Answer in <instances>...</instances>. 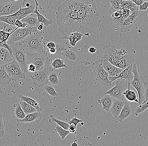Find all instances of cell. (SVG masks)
Masks as SVG:
<instances>
[{
	"instance_id": "ffe728a7",
	"label": "cell",
	"mask_w": 148,
	"mask_h": 146,
	"mask_svg": "<svg viewBox=\"0 0 148 146\" xmlns=\"http://www.w3.org/2000/svg\"><path fill=\"white\" fill-rule=\"evenodd\" d=\"M134 110V107L130 105L129 101H127L123 107L120 115L116 119L117 121L123 122L125 120L132 114Z\"/></svg>"
},
{
	"instance_id": "11a10c76",
	"label": "cell",
	"mask_w": 148,
	"mask_h": 146,
	"mask_svg": "<svg viewBox=\"0 0 148 146\" xmlns=\"http://www.w3.org/2000/svg\"><path fill=\"white\" fill-rule=\"evenodd\" d=\"M88 51L91 53H95L97 51V49L94 47H90L89 48Z\"/></svg>"
},
{
	"instance_id": "5b68a950",
	"label": "cell",
	"mask_w": 148,
	"mask_h": 146,
	"mask_svg": "<svg viewBox=\"0 0 148 146\" xmlns=\"http://www.w3.org/2000/svg\"><path fill=\"white\" fill-rule=\"evenodd\" d=\"M47 58L43 69L40 71H36L31 76V78L33 84L36 86L40 87L45 86L49 82V76L51 73L54 71L51 63L54 58L49 53H47Z\"/></svg>"
},
{
	"instance_id": "6da1fadb",
	"label": "cell",
	"mask_w": 148,
	"mask_h": 146,
	"mask_svg": "<svg viewBox=\"0 0 148 146\" xmlns=\"http://www.w3.org/2000/svg\"><path fill=\"white\" fill-rule=\"evenodd\" d=\"M78 32L88 36L93 33L101 23L97 5L93 0H88L78 12Z\"/></svg>"
},
{
	"instance_id": "83f0119b",
	"label": "cell",
	"mask_w": 148,
	"mask_h": 146,
	"mask_svg": "<svg viewBox=\"0 0 148 146\" xmlns=\"http://www.w3.org/2000/svg\"><path fill=\"white\" fill-rule=\"evenodd\" d=\"M83 34L80 32H75L71 33L66 39L68 40L69 44L72 47H75L77 42L81 40L83 37Z\"/></svg>"
},
{
	"instance_id": "680465c9",
	"label": "cell",
	"mask_w": 148,
	"mask_h": 146,
	"mask_svg": "<svg viewBox=\"0 0 148 146\" xmlns=\"http://www.w3.org/2000/svg\"><path fill=\"white\" fill-rule=\"evenodd\" d=\"M2 137H3V136L0 134V138Z\"/></svg>"
},
{
	"instance_id": "7a4b0ae2",
	"label": "cell",
	"mask_w": 148,
	"mask_h": 146,
	"mask_svg": "<svg viewBox=\"0 0 148 146\" xmlns=\"http://www.w3.org/2000/svg\"><path fill=\"white\" fill-rule=\"evenodd\" d=\"M103 55L101 60H107L114 66L124 70L135 62L134 56L127 54L123 48L117 49L115 46L105 45L103 49Z\"/></svg>"
},
{
	"instance_id": "277c9868",
	"label": "cell",
	"mask_w": 148,
	"mask_h": 146,
	"mask_svg": "<svg viewBox=\"0 0 148 146\" xmlns=\"http://www.w3.org/2000/svg\"><path fill=\"white\" fill-rule=\"evenodd\" d=\"M42 32L38 30L34 31L22 41L26 52H39L46 54L48 53L42 42L43 37Z\"/></svg>"
},
{
	"instance_id": "52a82bcc",
	"label": "cell",
	"mask_w": 148,
	"mask_h": 146,
	"mask_svg": "<svg viewBox=\"0 0 148 146\" xmlns=\"http://www.w3.org/2000/svg\"><path fill=\"white\" fill-rule=\"evenodd\" d=\"M92 66L96 80L104 86H112V82L109 80V73L103 68L100 59L93 63Z\"/></svg>"
},
{
	"instance_id": "7c38bea8",
	"label": "cell",
	"mask_w": 148,
	"mask_h": 146,
	"mask_svg": "<svg viewBox=\"0 0 148 146\" xmlns=\"http://www.w3.org/2000/svg\"><path fill=\"white\" fill-rule=\"evenodd\" d=\"M25 0L12 1L0 4V17L7 16L15 13L25 3Z\"/></svg>"
},
{
	"instance_id": "f1b7e54d",
	"label": "cell",
	"mask_w": 148,
	"mask_h": 146,
	"mask_svg": "<svg viewBox=\"0 0 148 146\" xmlns=\"http://www.w3.org/2000/svg\"><path fill=\"white\" fill-rule=\"evenodd\" d=\"M19 98L21 101H24L25 102H27L29 104H30L32 106L36 108L37 110V111L40 112L42 111V109L40 107L39 104L36 100L33 99L29 97H26L22 94H19Z\"/></svg>"
},
{
	"instance_id": "f5cc1de1",
	"label": "cell",
	"mask_w": 148,
	"mask_h": 146,
	"mask_svg": "<svg viewBox=\"0 0 148 146\" xmlns=\"http://www.w3.org/2000/svg\"><path fill=\"white\" fill-rule=\"evenodd\" d=\"M137 6H140L144 2V0H131Z\"/></svg>"
},
{
	"instance_id": "db71d44e",
	"label": "cell",
	"mask_w": 148,
	"mask_h": 146,
	"mask_svg": "<svg viewBox=\"0 0 148 146\" xmlns=\"http://www.w3.org/2000/svg\"><path fill=\"white\" fill-rule=\"evenodd\" d=\"M44 26V24L42 23H39L36 27L37 30L39 31H42Z\"/></svg>"
},
{
	"instance_id": "4316f807",
	"label": "cell",
	"mask_w": 148,
	"mask_h": 146,
	"mask_svg": "<svg viewBox=\"0 0 148 146\" xmlns=\"http://www.w3.org/2000/svg\"><path fill=\"white\" fill-rule=\"evenodd\" d=\"M35 1L36 3V8L33 13H35L36 14L39 23H42L46 27H48L50 25L53 23V21L52 20L47 19L46 17H44L42 14L40 13L38 9V6L39 5L38 3L37 0H35Z\"/></svg>"
},
{
	"instance_id": "d4e9b609",
	"label": "cell",
	"mask_w": 148,
	"mask_h": 146,
	"mask_svg": "<svg viewBox=\"0 0 148 146\" xmlns=\"http://www.w3.org/2000/svg\"><path fill=\"white\" fill-rule=\"evenodd\" d=\"M130 82L128 81V88L124 91L123 95L127 101L129 102H136L138 103V99L134 90H131L130 88Z\"/></svg>"
},
{
	"instance_id": "d6986e66",
	"label": "cell",
	"mask_w": 148,
	"mask_h": 146,
	"mask_svg": "<svg viewBox=\"0 0 148 146\" xmlns=\"http://www.w3.org/2000/svg\"><path fill=\"white\" fill-rule=\"evenodd\" d=\"M43 115L40 112L36 111L33 113L26 114L23 119H17V121L20 123H38L41 121Z\"/></svg>"
},
{
	"instance_id": "4fadbf2b",
	"label": "cell",
	"mask_w": 148,
	"mask_h": 146,
	"mask_svg": "<svg viewBox=\"0 0 148 146\" xmlns=\"http://www.w3.org/2000/svg\"><path fill=\"white\" fill-rule=\"evenodd\" d=\"M130 10L132 11V13L125 19L123 23L120 26V31L122 33L129 32L136 22L138 16L140 14V11L137 5H135Z\"/></svg>"
},
{
	"instance_id": "d6a6232c",
	"label": "cell",
	"mask_w": 148,
	"mask_h": 146,
	"mask_svg": "<svg viewBox=\"0 0 148 146\" xmlns=\"http://www.w3.org/2000/svg\"><path fill=\"white\" fill-rule=\"evenodd\" d=\"M13 107L14 108L15 114L17 119H23L25 118L26 114L21 108L20 103L17 102L14 104Z\"/></svg>"
},
{
	"instance_id": "60d3db41",
	"label": "cell",
	"mask_w": 148,
	"mask_h": 146,
	"mask_svg": "<svg viewBox=\"0 0 148 146\" xmlns=\"http://www.w3.org/2000/svg\"><path fill=\"white\" fill-rule=\"evenodd\" d=\"M56 52L55 55L53 56H51L53 58H55L56 57H61V53L66 49V47L63 44H60L59 42H56Z\"/></svg>"
},
{
	"instance_id": "7dc6e473",
	"label": "cell",
	"mask_w": 148,
	"mask_h": 146,
	"mask_svg": "<svg viewBox=\"0 0 148 146\" xmlns=\"http://www.w3.org/2000/svg\"><path fill=\"white\" fill-rule=\"evenodd\" d=\"M111 15L113 20L118 19L122 16V10H118V11L114 12Z\"/></svg>"
},
{
	"instance_id": "8d00e7d4",
	"label": "cell",
	"mask_w": 148,
	"mask_h": 146,
	"mask_svg": "<svg viewBox=\"0 0 148 146\" xmlns=\"http://www.w3.org/2000/svg\"><path fill=\"white\" fill-rule=\"evenodd\" d=\"M55 129L56 131L60 135L61 139L62 140L64 139L70 133L69 130H65L64 128L59 125L56 126Z\"/></svg>"
},
{
	"instance_id": "d590c367",
	"label": "cell",
	"mask_w": 148,
	"mask_h": 146,
	"mask_svg": "<svg viewBox=\"0 0 148 146\" xmlns=\"http://www.w3.org/2000/svg\"><path fill=\"white\" fill-rule=\"evenodd\" d=\"M49 122L50 123L55 122L57 123L58 125H60L66 130H68V128L70 125L68 123H66L63 121H60L59 119L54 118L53 115H51L50 118L49 120Z\"/></svg>"
},
{
	"instance_id": "94428289",
	"label": "cell",
	"mask_w": 148,
	"mask_h": 146,
	"mask_svg": "<svg viewBox=\"0 0 148 146\" xmlns=\"http://www.w3.org/2000/svg\"><path fill=\"white\" fill-rule=\"evenodd\" d=\"M12 1H18V0H12Z\"/></svg>"
},
{
	"instance_id": "9a60e30c",
	"label": "cell",
	"mask_w": 148,
	"mask_h": 146,
	"mask_svg": "<svg viewBox=\"0 0 148 146\" xmlns=\"http://www.w3.org/2000/svg\"><path fill=\"white\" fill-rule=\"evenodd\" d=\"M27 64L32 63L35 65L36 71H40L43 69L47 58V54L39 52L29 53L26 52Z\"/></svg>"
},
{
	"instance_id": "f6af8a7d",
	"label": "cell",
	"mask_w": 148,
	"mask_h": 146,
	"mask_svg": "<svg viewBox=\"0 0 148 146\" xmlns=\"http://www.w3.org/2000/svg\"><path fill=\"white\" fill-rule=\"evenodd\" d=\"M0 134L3 136H4V124L3 121V115L1 113H0Z\"/></svg>"
},
{
	"instance_id": "ee69618b",
	"label": "cell",
	"mask_w": 148,
	"mask_h": 146,
	"mask_svg": "<svg viewBox=\"0 0 148 146\" xmlns=\"http://www.w3.org/2000/svg\"><path fill=\"white\" fill-rule=\"evenodd\" d=\"M143 86H144V97L145 100L143 103L148 101V81L144 82Z\"/></svg>"
},
{
	"instance_id": "f907efd6",
	"label": "cell",
	"mask_w": 148,
	"mask_h": 146,
	"mask_svg": "<svg viewBox=\"0 0 148 146\" xmlns=\"http://www.w3.org/2000/svg\"><path fill=\"white\" fill-rule=\"evenodd\" d=\"M56 46V42H53V41H48L47 44H46V47L48 48L49 49H51V48H55Z\"/></svg>"
},
{
	"instance_id": "91938a15",
	"label": "cell",
	"mask_w": 148,
	"mask_h": 146,
	"mask_svg": "<svg viewBox=\"0 0 148 146\" xmlns=\"http://www.w3.org/2000/svg\"><path fill=\"white\" fill-rule=\"evenodd\" d=\"M145 1H148V0H144Z\"/></svg>"
},
{
	"instance_id": "44dd1931",
	"label": "cell",
	"mask_w": 148,
	"mask_h": 146,
	"mask_svg": "<svg viewBox=\"0 0 148 146\" xmlns=\"http://www.w3.org/2000/svg\"><path fill=\"white\" fill-rule=\"evenodd\" d=\"M101 61L103 68L109 73L110 76H114L120 73L123 70L121 68L114 66L108 61L101 60Z\"/></svg>"
},
{
	"instance_id": "816d5d0a",
	"label": "cell",
	"mask_w": 148,
	"mask_h": 146,
	"mask_svg": "<svg viewBox=\"0 0 148 146\" xmlns=\"http://www.w3.org/2000/svg\"><path fill=\"white\" fill-rule=\"evenodd\" d=\"M68 130L70 133H75L76 130V127H75L73 124L70 125L68 128Z\"/></svg>"
},
{
	"instance_id": "e0dca14e",
	"label": "cell",
	"mask_w": 148,
	"mask_h": 146,
	"mask_svg": "<svg viewBox=\"0 0 148 146\" xmlns=\"http://www.w3.org/2000/svg\"><path fill=\"white\" fill-rule=\"evenodd\" d=\"M127 101L125 100H120L113 98V102L110 109V111L113 116L114 118L116 120L120 115L121 110Z\"/></svg>"
},
{
	"instance_id": "8fae6325",
	"label": "cell",
	"mask_w": 148,
	"mask_h": 146,
	"mask_svg": "<svg viewBox=\"0 0 148 146\" xmlns=\"http://www.w3.org/2000/svg\"><path fill=\"white\" fill-rule=\"evenodd\" d=\"M128 81L123 78H119L116 80L114 86L105 92V94L110 95L113 98L120 100H125L123 93L128 88Z\"/></svg>"
},
{
	"instance_id": "b9f144b4",
	"label": "cell",
	"mask_w": 148,
	"mask_h": 146,
	"mask_svg": "<svg viewBox=\"0 0 148 146\" xmlns=\"http://www.w3.org/2000/svg\"><path fill=\"white\" fill-rule=\"evenodd\" d=\"M123 9H129L133 8L136 4L130 0H121Z\"/></svg>"
},
{
	"instance_id": "836d02e7",
	"label": "cell",
	"mask_w": 148,
	"mask_h": 146,
	"mask_svg": "<svg viewBox=\"0 0 148 146\" xmlns=\"http://www.w3.org/2000/svg\"><path fill=\"white\" fill-rule=\"evenodd\" d=\"M20 103L21 104V108L23 109V110L26 114L33 113L37 111V110L36 108L24 101H21Z\"/></svg>"
},
{
	"instance_id": "1f68e13d",
	"label": "cell",
	"mask_w": 148,
	"mask_h": 146,
	"mask_svg": "<svg viewBox=\"0 0 148 146\" xmlns=\"http://www.w3.org/2000/svg\"><path fill=\"white\" fill-rule=\"evenodd\" d=\"M111 5L109 9V13L110 15L118 10H123L121 0H110Z\"/></svg>"
},
{
	"instance_id": "cb8c5ba5",
	"label": "cell",
	"mask_w": 148,
	"mask_h": 146,
	"mask_svg": "<svg viewBox=\"0 0 148 146\" xmlns=\"http://www.w3.org/2000/svg\"><path fill=\"white\" fill-rule=\"evenodd\" d=\"M13 81L12 78L5 71V65H0V85H8Z\"/></svg>"
},
{
	"instance_id": "9c48e42d",
	"label": "cell",
	"mask_w": 148,
	"mask_h": 146,
	"mask_svg": "<svg viewBox=\"0 0 148 146\" xmlns=\"http://www.w3.org/2000/svg\"><path fill=\"white\" fill-rule=\"evenodd\" d=\"M37 30L36 27H32L28 26L24 28L17 27L14 29L13 32L9 37L7 43L11 46L15 42L23 41L31 33Z\"/></svg>"
},
{
	"instance_id": "ba28073f",
	"label": "cell",
	"mask_w": 148,
	"mask_h": 146,
	"mask_svg": "<svg viewBox=\"0 0 148 146\" xmlns=\"http://www.w3.org/2000/svg\"><path fill=\"white\" fill-rule=\"evenodd\" d=\"M134 78L130 82V84L136 90L138 96V105L142 104L145 100L144 97V80L143 77L140 75L137 70V66L136 63L133 64L132 70Z\"/></svg>"
},
{
	"instance_id": "9f6ffc18",
	"label": "cell",
	"mask_w": 148,
	"mask_h": 146,
	"mask_svg": "<svg viewBox=\"0 0 148 146\" xmlns=\"http://www.w3.org/2000/svg\"><path fill=\"white\" fill-rule=\"evenodd\" d=\"M76 132H75V134H74V141L73 143H72L71 146H77V143L76 138Z\"/></svg>"
},
{
	"instance_id": "3957f363",
	"label": "cell",
	"mask_w": 148,
	"mask_h": 146,
	"mask_svg": "<svg viewBox=\"0 0 148 146\" xmlns=\"http://www.w3.org/2000/svg\"><path fill=\"white\" fill-rule=\"evenodd\" d=\"M56 22L63 39H66L71 33L78 32V13L58 11Z\"/></svg>"
},
{
	"instance_id": "603a6c76",
	"label": "cell",
	"mask_w": 148,
	"mask_h": 146,
	"mask_svg": "<svg viewBox=\"0 0 148 146\" xmlns=\"http://www.w3.org/2000/svg\"><path fill=\"white\" fill-rule=\"evenodd\" d=\"M98 102L101 104L103 108L106 112L110 111L113 102V98L108 94H105L101 99L98 100Z\"/></svg>"
},
{
	"instance_id": "bcb514c9",
	"label": "cell",
	"mask_w": 148,
	"mask_h": 146,
	"mask_svg": "<svg viewBox=\"0 0 148 146\" xmlns=\"http://www.w3.org/2000/svg\"><path fill=\"white\" fill-rule=\"evenodd\" d=\"M82 122H83V120H81L80 119H78L76 117H75L72 118L70 121H69L68 122V123L69 125L73 124L75 127H77V125L79 123Z\"/></svg>"
},
{
	"instance_id": "681fc988",
	"label": "cell",
	"mask_w": 148,
	"mask_h": 146,
	"mask_svg": "<svg viewBox=\"0 0 148 146\" xmlns=\"http://www.w3.org/2000/svg\"><path fill=\"white\" fill-rule=\"evenodd\" d=\"M139 8L140 11H146L148 8V2L144 1L143 4L139 6Z\"/></svg>"
},
{
	"instance_id": "e575fe53",
	"label": "cell",
	"mask_w": 148,
	"mask_h": 146,
	"mask_svg": "<svg viewBox=\"0 0 148 146\" xmlns=\"http://www.w3.org/2000/svg\"><path fill=\"white\" fill-rule=\"evenodd\" d=\"M18 65H19L18 63L15 60H14L12 61L5 65V71L7 72V73L11 76L12 73Z\"/></svg>"
},
{
	"instance_id": "c3c4849f",
	"label": "cell",
	"mask_w": 148,
	"mask_h": 146,
	"mask_svg": "<svg viewBox=\"0 0 148 146\" xmlns=\"http://www.w3.org/2000/svg\"><path fill=\"white\" fill-rule=\"evenodd\" d=\"M15 26H16L17 27L19 28H24L28 26L27 24L25 23H23L21 20L16 19L15 23Z\"/></svg>"
},
{
	"instance_id": "2e32d148",
	"label": "cell",
	"mask_w": 148,
	"mask_h": 146,
	"mask_svg": "<svg viewBox=\"0 0 148 146\" xmlns=\"http://www.w3.org/2000/svg\"><path fill=\"white\" fill-rule=\"evenodd\" d=\"M134 64H130L127 67L121 71L120 73L114 76H109V80L112 82H113L119 78H123L127 80V81H132L134 78V75H133V73L132 72Z\"/></svg>"
},
{
	"instance_id": "5bb4252c",
	"label": "cell",
	"mask_w": 148,
	"mask_h": 146,
	"mask_svg": "<svg viewBox=\"0 0 148 146\" xmlns=\"http://www.w3.org/2000/svg\"><path fill=\"white\" fill-rule=\"evenodd\" d=\"M88 1V0H66L58 6L57 11L78 12Z\"/></svg>"
},
{
	"instance_id": "7bdbcfd3",
	"label": "cell",
	"mask_w": 148,
	"mask_h": 146,
	"mask_svg": "<svg viewBox=\"0 0 148 146\" xmlns=\"http://www.w3.org/2000/svg\"><path fill=\"white\" fill-rule=\"evenodd\" d=\"M45 89L46 92L52 97H56L58 96V94L52 86L46 84L45 86Z\"/></svg>"
},
{
	"instance_id": "6f0895ef",
	"label": "cell",
	"mask_w": 148,
	"mask_h": 146,
	"mask_svg": "<svg viewBox=\"0 0 148 146\" xmlns=\"http://www.w3.org/2000/svg\"><path fill=\"white\" fill-rule=\"evenodd\" d=\"M30 5H30V3H27L26 4V7H29Z\"/></svg>"
},
{
	"instance_id": "f546056e",
	"label": "cell",
	"mask_w": 148,
	"mask_h": 146,
	"mask_svg": "<svg viewBox=\"0 0 148 146\" xmlns=\"http://www.w3.org/2000/svg\"><path fill=\"white\" fill-rule=\"evenodd\" d=\"M11 77L13 81H16L19 79H25L26 77V75L23 72L19 65L14 70Z\"/></svg>"
},
{
	"instance_id": "74e56055",
	"label": "cell",
	"mask_w": 148,
	"mask_h": 146,
	"mask_svg": "<svg viewBox=\"0 0 148 146\" xmlns=\"http://www.w3.org/2000/svg\"><path fill=\"white\" fill-rule=\"evenodd\" d=\"M49 80L51 85H56L59 84L60 81L56 71H53L50 74L49 76Z\"/></svg>"
},
{
	"instance_id": "8992f818",
	"label": "cell",
	"mask_w": 148,
	"mask_h": 146,
	"mask_svg": "<svg viewBox=\"0 0 148 146\" xmlns=\"http://www.w3.org/2000/svg\"><path fill=\"white\" fill-rule=\"evenodd\" d=\"M14 59L19 64L21 69L26 75L27 73V57L26 51L22 41H18L11 45Z\"/></svg>"
},
{
	"instance_id": "f35d334b",
	"label": "cell",
	"mask_w": 148,
	"mask_h": 146,
	"mask_svg": "<svg viewBox=\"0 0 148 146\" xmlns=\"http://www.w3.org/2000/svg\"><path fill=\"white\" fill-rule=\"evenodd\" d=\"M16 20V19L12 16H3L0 17V21L9 24L12 27L15 26Z\"/></svg>"
},
{
	"instance_id": "ab89813d",
	"label": "cell",
	"mask_w": 148,
	"mask_h": 146,
	"mask_svg": "<svg viewBox=\"0 0 148 146\" xmlns=\"http://www.w3.org/2000/svg\"><path fill=\"white\" fill-rule=\"evenodd\" d=\"M148 108V101L140 104L137 107L135 111V115L136 116H138L140 114L143 113Z\"/></svg>"
},
{
	"instance_id": "484cf974",
	"label": "cell",
	"mask_w": 148,
	"mask_h": 146,
	"mask_svg": "<svg viewBox=\"0 0 148 146\" xmlns=\"http://www.w3.org/2000/svg\"><path fill=\"white\" fill-rule=\"evenodd\" d=\"M21 20L23 23H26L28 25L32 27H37L39 23L37 15L35 13H32L28 15Z\"/></svg>"
},
{
	"instance_id": "7402d4cb",
	"label": "cell",
	"mask_w": 148,
	"mask_h": 146,
	"mask_svg": "<svg viewBox=\"0 0 148 146\" xmlns=\"http://www.w3.org/2000/svg\"><path fill=\"white\" fill-rule=\"evenodd\" d=\"M14 60L7 49L0 47V65H5Z\"/></svg>"
},
{
	"instance_id": "ac0fdd59",
	"label": "cell",
	"mask_w": 148,
	"mask_h": 146,
	"mask_svg": "<svg viewBox=\"0 0 148 146\" xmlns=\"http://www.w3.org/2000/svg\"><path fill=\"white\" fill-rule=\"evenodd\" d=\"M36 8V5L32 4L29 7H21L15 13L7 16H12L15 19L21 20L30 14L33 13Z\"/></svg>"
},
{
	"instance_id": "4dcf8cb0",
	"label": "cell",
	"mask_w": 148,
	"mask_h": 146,
	"mask_svg": "<svg viewBox=\"0 0 148 146\" xmlns=\"http://www.w3.org/2000/svg\"><path fill=\"white\" fill-rule=\"evenodd\" d=\"M51 64L54 71H56V69H60L63 67H67V65L65 63L63 59L61 57H57L54 58L52 61Z\"/></svg>"
},
{
	"instance_id": "30bf717a",
	"label": "cell",
	"mask_w": 148,
	"mask_h": 146,
	"mask_svg": "<svg viewBox=\"0 0 148 146\" xmlns=\"http://www.w3.org/2000/svg\"><path fill=\"white\" fill-rule=\"evenodd\" d=\"M61 57L65 63L70 66H74L82 60L80 52L74 47H66L65 49L61 53Z\"/></svg>"
}]
</instances>
